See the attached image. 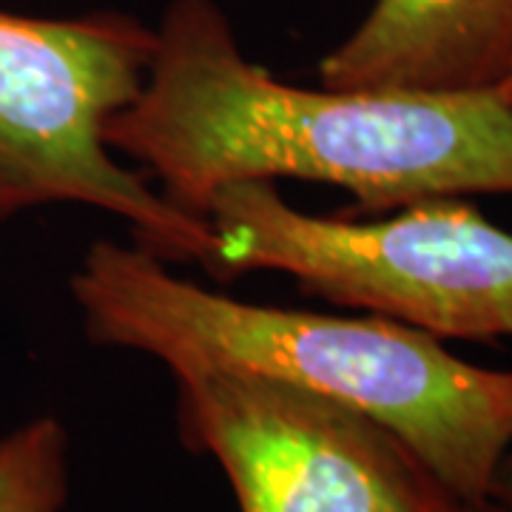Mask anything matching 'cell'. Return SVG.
Here are the masks:
<instances>
[{
  "mask_svg": "<svg viewBox=\"0 0 512 512\" xmlns=\"http://www.w3.org/2000/svg\"><path fill=\"white\" fill-rule=\"evenodd\" d=\"M495 94H498V97H501V103L512 111V74L504 80V83H501V86H498V89H495Z\"/></svg>",
  "mask_w": 512,
  "mask_h": 512,
  "instance_id": "9c48e42d",
  "label": "cell"
},
{
  "mask_svg": "<svg viewBox=\"0 0 512 512\" xmlns=\"http://www.w3.org/2000/svg\"><path fill=\"white\" fill-rule=\"evenodd\" d=\"M185 447L217 458L239 512H453L421 458L379 421L251 373H180Z\"/></svg>",
  "mask_w": 512,
  "mask_h": 512,
  "instance_id": "5b68a950",
  "label": "cell"
},
{
  "mask_svg": "<svg viewBox=\"0 0 512 512\" xmlns=\"http://www.w3.org/2000/svg\"><path fill=\"white\" fill-rule=\"evenodd\" d=\"M154 29L120 12L26 18L0 9V222L43 205H89L131 225L165 262H208L205 217L180 211L103 140L137 100Z\"/></svg>",
  "mask_w": 512,
  "mask_h": 512,
  "instance_id": "277c9868",
  "label": "cell"
},
{
  "mask_svg": "<svg viewBox=\"0 0 512 512\" xmlns=\"http://www.w3.org/2000/svg\"><path fill=\"white\" fill-rule=\"evenodd\" d=\"M100 348L148 353L174 376L228 370L285 382L379 421L461 504H484L512 450V370L453 356L379 313L242 302L174 276L146 248L94 242L72 274Z\"/></svg>",
  "mask_w": 512,
  "mask_h": 512,
  "instance_id": "7a4b0ae2",
  "label": "cell"
},
{
  "mask_svg": "<svg viewBox=\"0 0 512 512\" xmlns=\"http://www.w3.org/2000/svg\"><path fill=\"white\" fill-rule=\"evenodd\" d=\"M69 495V436L55 416L0 439V512H60Z\"/></svg>",
  "mask_w": 512,
  "mask_h": 512,
  "instance_id": "52a82bcc",
  "label": "cell"
},
{
  "mask_svg": "<svg viewBox=\"0 0 512 512\" xmlns=\"http://www.w3.org/2000/svg\"><path fill=\"white\" fill-rule=\"evenodd\" d=\"M202 217L217 276L288 274L319 299L436 339L512 336V231L458 197L359 222L313 217L271 180H242L222 185Z\"/></svg>",
  "mask_w": 512,
  "mask_h": 512,
  "instance_id": "3957f363",
  "label": "cell"
},
{
  "mask_svg": "<svg viewBox=\"0 0 512 512\" xmlns=\"http://www.w3.org/2000/svg\"><path fill=\"white\" fill-rule=\"evenodd\" d=\"M512 74V0H376L322 63L325 89L495 92Z\"/></svg>",
  "mask_w": 512,
  "mask_h": 512,
  "instance_id": "8992f818",
  "label": "cell"
},
{
  "mask_svg": "<svg viewBox=\"0 0 512 512\" xmlns=\"http://www.w3.org/2000/svg\"><path fill=\"white\" fill-rule=\"evenodd\" d=\"M495 512H512V450L504 456L498 473H495L493 490H490V498Z\"/></svg>",
  "mask_w": 512,
  "mask_h": 512,
  "instance_id": "ba28073f",
  "label": "cell"
},
{
  "mask_svg": "<svg viewBox=\"0 0 512 512\" xmlns=\"http://www.w3.org/2000/svg\"><path fill=\"white\" fill-rule=\"evenodd\" d=\"M453 512H495V510L490 501H484V504H458Z\"/></svg>",
  "mask_w": 512,
  "mask_h": 512,
  "instance_id": "30bf717a",
  "label": "cell"
},
{
  "mask_svg": "<svg viewBox=\"0 0 512 512\" xmlns=\"http://www.w3.org/2000/svg\"><path fill=\"white\" fill-rule=\"evenodd\" d=\"M103 140L202 217L222 185L308 180L384 217L427 200L512 194V111L495 92L305 89L251 63L214 0H171L137 100Z\"/></svg>",
  "mask_w": 512,
  "mask_h": 512,
  "instance_id": "6da1fadb",
  "label": "cell"
}]
</instances>
